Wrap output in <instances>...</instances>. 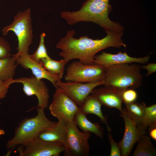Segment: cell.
Listing matches in <instances>:
<instances>
[{
    "label": "cell",
    "instance_id": "obj_4",
    "mask_svg": "<svg viewBox=\"0 0 156 156\" xmlns=\"http://www.w3.org/2000/svg\"><path fill=\"white\" fill-rule=\"evenodd\" d=\"M142 69L140 64L132 63L110 66L105 68L104 85L120 91L138 88L142 81Z\"/></svg>",
    "mask_w": 156,
    "mask_h": 156
},
{
    "label": "cell",
    "instance_id": "obj_27",
    "mask_svg": "<svg viewBox=\"0 0 156 156\" xmlns=\"http://www.w3.org/2000/svg\"><path fill=\"white\" fill-rule=\"evenodd\" d=\"M108 137L111 146V150L109 156H121V151L119 144L115 141L110 132H108Z\"/></svg>",
    "mask_w": 156,
    "mask_h": 156
},
{
    "label": "cell",
    "instance_id": "obj_31",
    "mask_svg": "<svg viewBox=\"0 0 156 156\" xmlns=\"http://www.w3.org/2000/svg\"><path fill=\"white\" fill-rule=\"evenodd\" d=\"M5 133V131L3 129H0V135L4 134Z\"/></svg>",
    "mask_w": 156,
    "mask_h": 156
},
{
    "label": "cell",
    "instance_id": "obj_9",
    "mask_svg": "<svg viewBox=\"0 0 156 156\" xmlns=\"http://www.w3.org/2000/svg\"><path fill=\"white\" fill-rule=\"evenodd\" d=\"M120 116L124 119L125 130L123 137L118 144L121 155L128 156L139 138L146 133L147 129L131 117L126 107L122 109Z\"/></svg>",
    "mask_w": 156,
    "mask_h": 156
},
{
    "label": "cell",
    "instance_id": "obj_6",
    "mask_svg": "<svg viewBox=\"0 0 156 156\" xmlns=\"http://www.w3.org/2000/svg\"><path fill=\"white\" fill-rule=\"evenodd\" d=\"M67 138L64 144L65 156L90 155L89 132L79 131L74 120L66 124Z\"/></svg>",
    "mask_w": 156,
    "mask_h": 156
},
{
    "label": "cell",
    "instance_id": "obj_22",
    "mask_svg": "<svg viewBox=\"0 0 156 156\" xmlns=\"http://www.w3.org/2000/svg\"><path fill=\"white\" fill-rule=\"evenodd\" d=\"M125 104L131 117L138 124L147 129L144 124L145 104L144 103H138L135 101Z\"/></svg>",
    "mask_w": 156,
    "mask_h": 156
},
{
    "label": "cell",
    "instance_id": "obj_19",
    "mask_svg": "<svg viewBox=\"0 0 156 156\" xmlns=\"http://www.w3.org/2000/svg\"><path fill=\"white\" fill-rule=\"evenodd\" d=\"M17 65L13 55L0 58V81L5 82L13 79Z\"/></svg>",
    "mask_w": 156,
    "mask_h": 156
},
{
    "label": "cell",
    "instance_id": "obj_26",
    "mask_svg": "<svg viewBox=\"0 0 156 156\" xmlns=\"http://www.w3.org/2000/svg\"><path fill=\"white\" fill-rule=\"evenodd\" d=\"M10 51L11 48L9 43L3 38L0 37V58L12 55Z\"/></svg>",
    "mask_w": 156,
    "mask_h": 156
},
{
    "label": "cell",
    "instance_id": "obj_18",
    "mask_svg": "<svg viewBox=\"0 0 156 156\" xmlns=\"http://www.w3.org/2000/svg\"><path fill=\"white\" fill-rule=\"evenodd\" d=\"M86 114L80 110L75 115L74 120L77 127L83 132H91L97 136L103 138L104 135L103 128L99 123H93L87 118Z\"/></svg>",
    "mask_w": 156,
    "mask_h": 156
},
{
    "label": "cell",
    "instance_id": "obj_5",
    "mask_svg": "<svg viewBox=\"0 0 156 156\" xmlns=\"http://www.w3.org/2000/svg\"><path fill=\"white\" fill-rule=\"evenodd\" d=\"M31 10L28 8L19 11L14 17L11 24L2 29L4 36L10 31H12L16 36L18 40L17 52L13 55L15 60L22 54L29 53V46L33 42V36L31 16Z\"/></svg>",
    "mask_w": 156,
    "mask_h": 156
},
{
    "label": "cell",
    "instance_id": "obj_8",
    "mask_svg": "<svg viewBox=\"0 0 156 156\" xmlns=\"http://www.w3.org/2000/svg\"><path fill=\"white\" fill-rule=\"evenodd\" d=\"M49 109L51 115L66 123L73 121L80 107L57 87Z\"/></svg>",
    "mask_w": 156,
    "mask_h": 156
},
{
    "label": "cell",
    "instance_id": "obj_14",
    "mask_svg": "<svg viewBox=\"0 0 156 156\" xmlns=\"http://www.w3.org/2000/svg\"><path fill=\"white\" fill-rule=\"evenodd\" d=\"M15 61L17 65H20L25 69H30L34 75L38 79H44L49 81L55 88L57 87L55 84L56 82L61 81L58 76L50 73L43 67L40 62L32 60L29 53L22 54L17 58Z\"/></svg>",
    "mask_w": 156,
    "mask_h": 156
},
{
    "label": "cell",
    "instance_id": "obj_1",
    "mask_svg": "<svg viewBox=\"0 0 156 156\" xmlns=\"http://www.w3.org/2000/svg\"><path fill=\"white\" fill-rule=\"evenodd\" d=\"M107 35L101 39L94 40L86 36L75 38L74 30L68 31L66 36L61 38L56 48L61 50L59 55L67 64L73 59H77L82 64L94 65V57L99 51L112 47L120 48L126 47L121 38L123 33H116L105 30Z\"/></svg>",
    "mask_w": 156,
    "mask_h": 156
},
{
    "label": "cell",
    "instance_id": "obj_10",
    "mask_svg": "<svg viewBox=\"0 0 156 156\" xmlns=\"http://www.w3.org/2000/svg\"><path fill=\"white\" fill-rule=\"evenodd\" d=\"M5 82L9 86L13 83H21L23 86V91L27 96H36L38 100V104L32 109L38 107L44 109L48 107L49 90L46 84L42 79H38L34 76L29 77H22L13 79Z\"/></svg>",
    "mask_w": 156,
    "mask_h": 156
},
{
    "label": "cell",
    "instance_id": "obj_16",
    "mask_svg": "<svg viewBox=\"0 0 156 156\" xmlns=\"http://www.w3.org/2000/svg\"><path fill=\"white\" fill-rule=\"evenodd\" d=\"M66 124L64 121L59 120L53 127L40 133L38 138L47 142L64 144L67 135Z\"/></svg>",
    "mask_w": 156,
    "mask_h": 156
},
{
    "label": "cell",
    "instance_id": "obj_13",
    "mask_svg": "<svg viewBox=\"0 0 156 156\" xmlns=\"http://www.w3.org/2000/svg\"><path fill=\"white\" fill-rule=\"evenodd\" d=\"M150 58L149 55L142 57H133L129 56L126 52L122 53L120 51L116 54L103 52L95 56L94 59L95 64L101 65L106 68L111 66L122 64H145L149 61Z\"/></svg>",
    "mask_w": 156,
    "mask_h": 156
},
{
    "label": "cell",
    "instance_id": "obj_24",
    "mask_svg": "<svg viewBox=\"0 0 156 156\" xmlns=\"http://www.w3.org/2000/svg\"><path fill=\"white\" fill-rule=\"evenodd\" d=\"M144 124L147 128L156 127V104H154L145 108Z\"/></svg>",
    "mask_w": 156,
    "mask_h": 156
},
{
    "label": "cell",
    "instance_id": "obj_23",
    "mask_svg": "<svg viewBox=\"0 0 156 156\" xmlns=\"http://www.w3.org/2000/svg\"><path fill=\"white\" fill-rule=\"evenodd\" d=\"M46 34L42 33L40 36V40L38 46L35 52L30 55L31 58L33 60L40 62L42 59H49L51 57L49 56L44 44V38Z\"/></svg>",
    "mask_w": 156,
    "mask_h": 156
},
{
    "label": "cell",
    "instance_id": "obj_7",
    "mask_svg": "<svg viewBox=\"0 0 156 156\" xmlns=\"http://www.w3.org/2000/svg\"><path fill=\"white\" fill-rule=\"evenodd\" d=\"M105 68L101 65H87L74 61L67 67L65 79L67 81L92 83L104 80Z\"/></svg>",
    "mask_w": 156,
    "mask_h": 156
},
{
    "label": "cell",
    "instance_id": "obj_28",
    "mask_svg": "<svg viewBox=\"0 0 156 156\" xmlns=\"http://www.w3.org/2000/svg\"><path fill=\"white\" fill-rule=\"evenodd\" d=\"M9 87L5 82L0 81V100L6 96Z\"/></svg>",
    "mask_w": 156,
    "mask_h": 156
},
{
    "label": "cell",
    "instance_id": "obj_25",
    "mask_svg": "<svg viewBox=\"0 0 156 156\" xmlns=\"http://www.w3.org/2000/svg\"><path fill=\"white\" fill-rule=\"evenodd\" d=\"M121 98L125 104L135 102L138 97V94L134 89L127 88L123 90L121 93Z\"/></svg>",
    "mask_w": 156,
    "mask_h": 156
},
{
    "label": "cell",
    "instance_id": "obj_2",
    "mask_svg": "<svg viewBox=\"0 0 156 156\" xmlns=\"http://www.w3.org/2000/svg\"><path fill=\"white\" fill-rule=\"evenodd\" d=\"M109 1L87 0L83 3L79 10L62 12L60 15L70 25L81 22H90L98 25L105 30L122 33L124 29L122 26L109 18V14L112 10Z\"/></svg>",
    "mask_w": 156,
    "mask_h": 156
},
{
    "label": "cell",
    "instance_id": "obj_29",
    "mask_svg": "<svg viewBox=\"0 0 156 156\" xmlns=\"http://www.w3.org/2000/svg\"><path fill=\"white\" fill-rule=\"evenodd\" d=\"M142 68L145 69L147 70L146 75L147 76L155 72L156 71V63H150L146 65L142 66Z\"/></svg>",
    "mask_w": 156,
    "mask_h": 156
},
{
    "label": "cell",
    "instance_id": "obj_15",
    "mask_svg": "<svg viewBox=\"0 0 156 156\" xmlns=\"http://www.w3.org/2000/svg\"><path fill=\"white\" fill-rule=\"evenodd\" d=\"M120 91L113 88L105 86L94 89L91 94L94 96L101 105L108 108H114L121 112L122 110L121 93Z\"/></svg>",
    "mask_w": 156,
    "mask_h": 156
},
{
    "label": "cell",
    "instance_id": "obj_20",
    "mask_svg": "<svg viewBox=\"0 0 156 156\" xmlns=\"http://www.w3.org/2000/svg\"><path fill=\"white\" fill-rule=\"evenodd\" d=\"M137 146L133 156H154L156 155V149L146 134L142 136L137 142Z\"/></svg>",
    "mask_w": 156,
    "mask_h": 156
},
{
    "label": "cell",
    "instance_id": "obj_3",
    "mask_svg": "<svg viewBox=\"0 0 156 156\" xmlns=\"http://www.w3.org/2000/svg\"><path fill=\"white\" fill-rule=\"evenodd\" d=\"M37 107L36 116L23 119L16 128L13 137L6 144L8 154H10L16 146L38 138L40 133L55 124V122L51 121L47 118L44 109Z\"/></svg>",
    "mask_w": 156,
    "mask_h": 156
},
{
    "label": "cell",
    "instance_id": "obj_11",
    "mask_svg": "<svg viewBox=\"0 0 156 156\" xmlns=\"http://www.w3.org/2000/svg\"><path fill=\"white\" fill-rule=\"evenodd\" d=\"M17 149L20 156H58L64 151L63 144L51 142L37 138Z\"/></svg>",
    "mask_w": 156,
    "mask_h": 156
},
{
    "label": "cell",
    "instance_id": "obj_17",
    "mask_svg": "<svg viewBox=\"0 0 156 156\" xmlns=\"http://www.w3.org/2000/svg\"><path fill=\"white\" fill-rule=\"evenodd\" d=\"M101 104L93 95H88L80 106V110L86 115L92 114L97 116L101 121L105 124L108 132H111V129L107 123V118L104 116L102 112Z\"/></svg>",
    "mask_w": 156,
    "mask_h": 156
},
{
    "label": "cell",
    "instance_id": "obj_30",
    "mask_svg": "<svg viewBox=\"0 0 156 156\" xmlns=\"http://www.w3.org/2000/svg\"><path fill=\"white\" fill-rule=\"evenodd\" d=\"M149 133L150 136L154 140H156V127L148 128Z\"/></svg>",
    "mask_w": 156,
    "mask_h": 156
},
{
    "label": "cell",
    "instance_id": "obj_12",
    "mask_svg": "<svg viewBox=\"0 0 156 156\" xmlns=\"http://www.w3.org/2000/svg\"><path fill=\"white\" fill-rule=\"evenodd\" d=\"M104 80L85 83L71 81L63 82L60 81L56 82L55 84L57 87L80 106L96 87L104 85Z\"/></svg>",
    "mask_w": 156,
    "mask_h": 156
},
{
    "label": "cell",
    "instance_id": "obj_21",
    "mask_svg": "<svg viewBox=\"0 0 156 156\" xmlns=\"http://www.w3.org/2000/svg\"><path fill=\"white\" fill-rule=\"evenodd\" d=\"M40 63L50 73L58 76L61 79L64 73L65 66L66 63L63 59L59 61L49 59H42Z\"/></svg>",
    "mask_w": 156,
    "mask_h": 156
}]
</instances>
